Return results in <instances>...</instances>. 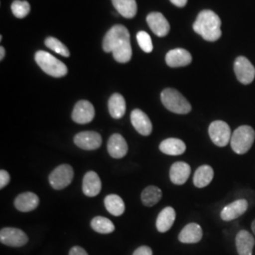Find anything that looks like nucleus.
<instances>
[{"label": "nucleus", "instance_id": "12", "mask_svg": "<svg viewBox=\"0 0 255 255\" xmlns=\"http://www.w3.org/2000/svg\"><path fill=\"white\" fill-rule=\"evenodd\" d=\"M146 22L155 35L164 37L168 34L170 26L168 21L160 12H151L147 15Z\"/></svg>", "mask_w": 255, "mask_h": 255}, {"label": "nucleus", "instance_id": "37", "mask_svg": "<svg viewBox=\"0 0 255 255\" xmlns=\"http://www.w3.org/2000/svg\"><path fill=\"white\" fill-rule=\"evenodd\" d=\"M4 57H5V48L3 46H1L0 47V60L2 61L4 59Z\"/></svg>", "mask_w": 255, "mask_h": 255}, {"label": "nucleus", "instance_id": "17", "mask_svg": "<svg viewBox=\"0 0 255 255\" xmlns=\"http://www.w3.org/2000/svg\"><path fill=\"white\" fill-rule=\"evenodd\" d=\"M237 254L239 255H253L255 245V237L248 231L242 230L236 237Z\"/></svg>", "mask_w": 255, "mask_h": 255}, {"label": "nucleus", "instance_id": "34", "mask_svg": "<svg viewBox=\"0 0 255 255\" xmlns=\"http://www.w3.org/2000/svg\"><path fill=\"white\" fill-rule=\"evenodd\" d=\"M132 255H152V250L147 246L139 247Z\"/></svg>", "mask_w": 255, "mask_h": 255}, {"label": "nucleus", "instance_id": "3", "mask_svg": "<svg viewBox=\"0 0 255 255\" xmlns=\"http://www.w3.org/2000/svg\"><path fill=\"white\" fill-rule=\"evenodd\" d=\"M161 101L168 111L178 115H186L191 112V104L182 94L173 88H166L161 93Z\"/></svg>", "mask_w": 255, "mask_h": 255}, {"label": "nucleus", "instance_id": "22", "mask_svg": "<svg viewBox=\"0 0 255 255\" xmlns=\"http://www.w3.org/2000/svg\"><path fill=\"white\" fill-rule=\"evenodd\" d=\"M176 219V213L172 207H165L159 214L156 220V228L160 233H165L172 227Z\"/></svg>", "mask_w": 255, "mask_h": 255}, {"label": "nucleus", "instance_id": "10", "mask_svg": "<svg viewBox=\"0 0 255 255\" xmlns=\"http://www.w3.org/2000/svg\"><path fill=\"white\" fill-rule=\"evenodd\" d=\"M74 143L85 150L98 149L102 144L101 134L96 131H82L74 137Z\"/></svg>", "mask_w": 255, "mask_h": 255}, {"label": "nucleus", "instance_id": "23", "mask_svg": "<svg viewBox=\"0 0 255 255\" xmlns=\"http://www.w3.org/2000/svg\"><path fill=\"white\" fill-rule=\"evenodd\" d=\"M110 115L113 119H119L124 117L126 113V101L120 94H114L108 102Z\"/></svg>", "mask_w": 255, "mask_h": 255}, {"label": "nucleus", "instance_id": "38", "mask_svg": "<svg viewBox=\"0 0 255 255\" xmlns=\"http://www.w3.org/2000/svg\"><path fill=\"white\" fill-rule=\"evenodd\" d=\"M252 230H253V232H254L255 236V219L254 220V222L252 223Z\"/></svg>", "mask_w": 255, "mask_h": 255}, {"label": "nucleus", "instance_id": "27", "mask_svg": "<svg viewBox=\"0 0 255 255\" xmlns=\"http://www.w3.org/2000/svg\"><path fill=\"white\" fill-rule=\"evenodd\" d=\"M104 205L111 215L119 217L125 212V203L118 195H109L104 200Z\"/></svg>", "mask_w": 255, "mask_h": 255}, {"label": "nucleus", "instance_id": "29", "mask_svg": "<svg viewBox=\"0 0 255 255\" xmlns=\"http://www.w3.org/2000/svg\"><path fill=\"white\" fill-rule=\"evenodd\" d=\"M91 227L95 232L102 235H108L115 231L114 223L103 217H96L92 219Z\"/></svg>", "mask_w": 255, "mask_h": 255}, {"label": "nucleus", "instance_id": "5", "mask_svg": "<svg viewBox=\"0 0 255 255\" xmlns=\"http://www.w3.org/2000/svg\"><path fill=\"white\" fill-rule=\"evenodd\" d=\"M255 139V129L251 126H240L234 131L231 146L237 154H245L253 146Z\"/></svg>", "mask_w": 255, "mask_h": 255}, {"label": "nucleus", "instance_id": "20", "mask_svg": "<svg viewBox=\"0 0 255 255\" xmlns=\"http://www.w3.org/2000/svg\"><path fill=\"white\" fill-rule=\"evenodd\" d=\"M191 174L190 165L184 162H177L172 164L169 171L171 182L177 185H182L188 180Z\"/></svg>", "mask_w": 255, "mask_h": 255}, {"label": "nucleus", "instance_id": "26", "mask_svg": "<svg viewBox=\"0 0 255 255\" xmlns=\"http://www.w3.org/2000/svg\"><path fill=\"white\" fill-rule=\"evenodd\" d=\"M114 7L119 14L126 18H133L137 12L135 0H112Z\"/></svg>", "mask_w": 255, "mask_h": 255}, {"label": "nucleus", "instance_id": "9", "mask_svg": "<svg viewBox=\"0 0 255 255\" xmlns=\"http://www.w3.org/2000/svg\"><path fill=\"white\" fill-rule=\"evenodd\" d=\"M0 241L6 246L18 248L25 246L28 241L27 236L20 229L3 228L0 231Z\"/></svg>", "mask_w": 255, "mask_h": 255}, {"label": "nucleus", "instance_id": "15", "mask_svg": "<svg viewBox=\"0 0 255 255\" xmlns=\"http://www.w3.org/2000/svg\"><path fill=\"white\" fill-rule=\"evenodd\" d=\"M248 210V201L246 200H237L225 206L221 211L220 217L224 221H231L244 215Z\"/></svg>", "mask_w": 255, "mask_h": 255}, {"label": "nucleus", "instance_id": "30", "mask_svg": "<svg viewBox=\"0 0 255 255\" xmlns=\"http://www.w3.org/2000/svg\"><path fill=\"white\" fill-rule=\"evenodd\" d=\"M45 45L50 50L54 51L58 54L62 55L64 57H69V55H70L68 48L64 46L60 40L56 39L54 37H47L45 40Z\"/></svg>", "mask_w": 255, "mask_h": 255}, {"label": "nucleus", "instance_id": "11", "mask_svg": "<svg viewBox=\"0 0 255 255\" xmlns=\"http://www.w3.org/2000/svg\"><path fill=\"white\" fill-rule=\"evenodd\" d=\"M95 118V108L91 102L87 101H78L72 112V119L78 124L90 123Z\"/></svg>", "mask_w": 255, "mask_h": 255}, {"label": "nucleus", "instance_id": "21", "mask_svg": "<svg viewBox=\"0 0 255 255\" xmlns=\"http://www.w3.org/2000/svg\"><path fill=\"white\" fill-rule=\"evenodd\" d=\"M202 238V229L197 223H189L179 235V240L184 244H195Z\"/></svg>", "mask_w": 255, "mask_h": 255}, {"label": "nucleus", "instance_id": "13", "mask_svg": "<svg viewBox=\"0 0 255 255\" xmlns=\"http://www.w3.org/2000/svg\"><path fill=\"white\" fill-rule=\"evenodd\" d=\"M130 120H131L132 126L140 134L147 136L151 133L152 131L151 121L143 111L139 109L133 110L130 114Z\"/></svg>", "mask_w": 255, "mask_h": 255}, {"label": "nucleus", "instance_id": "1", "mask_svg": "<svg viewBox=\"0 0 255 255\" xmlns=\"http://www.w3.org/2000/svg\"><path fill=\"white\" fill-rule=\"evenodd\" d=\"M103 49L112 52L115 60L121 64L129 62L132 56L129 32L127 27L116 25L110 29L103 39Z\"/></svg>", "mask_w": 255, "mask_h": 255}, {"label": "nucleus", "instance_id": "35", "mask_svg": "<svg viewBox=\"0 0 255 255\" xmlns=\"http://www.w3.org/2000/svg\"><path fill=\"white\" fill-rule=\"evenodd\" d=\"M69 255H88V254L82 247L75 246L70 250Z\"/></svg>", "mask_w": 255, "mask_h": 255}, {"label": "nucleus", "instance_id": "28", "mask_svg": "<svg viewBox=\"0 0 255 255\" xmlns=\"http://www.w3.org/2000/svg\"><path fill=\"white\" fill-rule=\"evenodd\" d=\"M162 196L163 194L159 187L150 185V186H147L144 189V191L142 192L141 200L145 206L151 207L161 201Z\"/></svg>", "mask_w": 255, "mask_h": 255}, {"label": "nucleus", "instance_id": "36", "mask_svg": "<svg viewBox=\"0 0 255 255\" xmlns=\"http://www.w3.org/2000/svg\"><path fill=\"white\" fill-rule=\"evenodd\" d=\"M170 2L179 8H182L187 4V0H170Z\"/></svg>", "mask_w": 255, "mask_h": 255}, {"label": "nucleus", "instance_id": "31", "mask_svg": "<svg viewBox=\"0 0 255 255\" xmlns=\"http://www.w3.org/2000/svg\"><path fill=\"white\" fill-rule=\"evenodd\" d=\"M30 10L29 3L27 1L15 0L11 4V11L17 18H24L26 17Z\"/></svg>", "mask_w": 255, "mask_h": 255}, {"label": "nucleus", "instance_id": "14", "mask_svg": "<svg viewBox=\"0 0 255 255\" xmlns=\"http://www.w3.org/2000/svg\"><path fill=\"white\" fill-rule=\"evenodd\" d=\"M166 64L170 67H182L191 64L192 56L186 49L175 48L165 55Z\"/></svg>", "mask_w": 255, "mask_h": 255}, {"label": "nucleus", "instance_id": "7", "mask_svg": "<svg viewBox=\"0 0 255 255\" xmlns=\"http://www.w3.org/2000/svg\"><path fill=\"white\" fill-rule=\"evenodd\" d=\"M210 138L218 146H226L231 142V128L226 122L216 120L209 126Z\"/></svg>", "mask_w": 255, "mask_h": 255}, {"label": "nucleus", "instance_id": "32", "mask_svg": "<svg viewBox=\"0 0 255 255\" xmlns=\"http://www.w3.org/2000/svg\"><path fill=\"white\" fill-rule=\"evenodd\" d=\"M137 42L142 50L146 53H150L153 49L151 38L146 31H139L137 33Z\"/></svg>", "mask_w": 255, "mask_h": 255}, {"label": "nucleus", "instance_id": "16", "mask_svg": "<svg viewBox=\"0 0 255 255\" xmlns=\"http://www.w3.org/2000/svg\"><path fill=\"white\" fill-rule=\"evenodd\" d=\"M108 152L115 159L123 158L128 152V145L124 137L119 133H115L108 140Z\"/></svg>", "mask_w": 255, "mask_h": 255}, {"label": "nucleus", "instance_id": "18", "mask_svg": "<svg viewBox=\"0 0 255 255\" xmlns=\"http://www.w3.org/2000/svg\"><path fill=\"white\" fill-rule=\"evenodd\" d=\"M101 190V181L99 175L89 171L84 175L82 181V191L87 197H96Z\"/></svg>", "mask_w": 255, "mask_h": 255}, {"label": "nucleus", "instance_id": "4", "mask_svg": "<svg viewBox=\"0 0 255 255\" xmlns=\"http://www.w3.org/2000/svg\"><path fill=\"white\" fill-rule=\"evenodd\" d=\"M35 61L40 68L51 77L62 78L67 74L66 65L49 52L38 51L35 54Z\"/></svg>", "mask_w": 255, "mask_h": 255}, {"label": "nucleus", "instance_id": "24", "mask_svg": "<svg viewBox=\"0 0 255 255\" xmlns=\"http://www.w3.org/2000/svg\"><path fill=\"white\" fill-rule=\"evenodd\" d=\"M160 150L167 155H181L185 152L186 146L181 139L167 138L160 144Z\"/></svg>", "mask_w": 255, "mask_h": 255}, {"label": "nucleus", "instance_id": "33", "mask_svg": "<svg viewBox=\"0 0 255 255\" xmlns=\"http://www.w3.org/2000/svg\"><path fill=\"white\" fill-rule=\"evenodd\" d=\"M9 181H10L9 174L6 170L2 169L0 171V188L3 189L9 183Z\"/></svg>", "mask_w": 255, "mask_h": 255}, {"label": "nucleus", "instance_id": "19", "mask_svg": "<svg viewBox=\"0 0 255 255\" xmlns=\"http://www.w3.org/2000/svg\"><path fill=\"white\" fill-rule=\"evenodd\" d=\"M39 198L32 192H25L20 194L14 200V206L20 212H30L36 209L39 205Z\"/></svg>", "mask_w": 255, "mask_h": 255}, {"label": "nucleus", "instance_id": "6", "mask_svg": "<svg viewBox=\"0 0 255 255\" xmlns=\"http://www.w3.org/2000/svg\"><path fill=\"white\" fill-rule=\"evenodd\" d=\"M74 178V170L69 164H61L50 173L48 180L55 190H62L68 186Z\"/></svg>", "mask_w": 255, "mask_h": 255}, {"label": "nucleus", "instance_id": "25", "mask_svg": "<svg viewBox=\"0 0 255 255\" xmlns=\"http://www.w3.org/2000/svg\"><path fill=\"white\" fill-rule=\"evenodd\" d=\"M214 178V170L210 165H201L194 175L193 182L196 187L203 188L210 184Z\"/></svg>", "mask_w": 255, "mask_h": 255}, {"label": "nucleus", "instance_id": "2", "mask_svg": "<svg viewBox=\"0 0 255 255\" xmlns=\"http://www.w3.org/2000/svg\"><path fill=\"white\" fill-rule=\"evenodd\" d=\"M221 20L219 15L210 9H203L196 19L193 29L204 40L218 41L221 37Z\"/></svg>", "mask_w": 255, "mask_h": 255}, {"label": "nucleus", "instance_id": "8", "mask_svg": "<svg viewBox=\"0 0 255 255\" xmlns=\"http://www.w3.org/2000/svg\"><path fill=\"white\" fill-rule=\"evenodd\" d=\"M234 70L237 80L242 84H251L255 78V68L246 57H237L234 64Z\"/></svg>", "mask_w": 255, "mask_h": 255}]
</instances>
